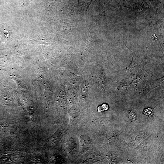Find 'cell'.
Instances as JSON below:
<instances>
[{
    "label": "cell",
    "instance_id": "2",
    "mask_svg": "<svg viewBox=\"0 0 164 164\" xmlns=\"http://www.w3.org/2000/svg\"><path fill=\"white\" fill-rule=\"evenodd\" d=\"M108 108V105L106 104H103L99 106L97 108L98 112H101L107 110Z\"/></svg>",
    "mask_w": 164,
    "mask_h": 164
},
{
    "label": "cell",
    "instance_id": "1",
    "mask_svg": "<svg viewBox=\"0 0 164 164\" xmlns=\"http://www.w3.org/2000/svg\"><path fill=\"white\" fill-rule=\"evenodd\" d=\"M80 141L81 144L82 150L84 151L89 147L91 143L90 139L85 136H82L80 138Z\"/></svg>",
    "mask_w": 164,
    "mask_h": 164
}]
</instances>
